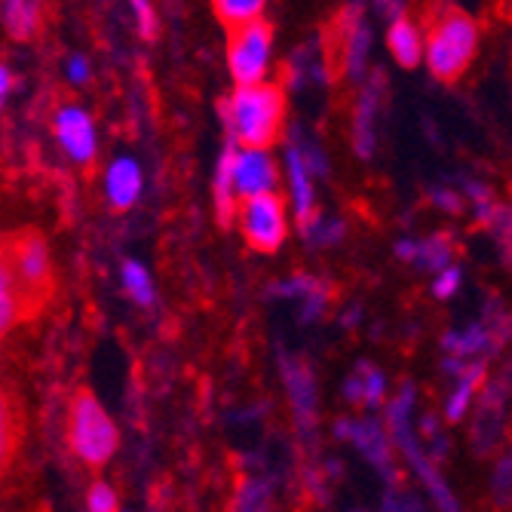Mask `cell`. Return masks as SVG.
Listing matches in <instances>:
<instances>
[{
	"instance_id": "cell-1",
	"label": "cell",
	"mask_w": 512,
	"mask_h": 512,
	"mask_svg": "<svg viewBox=\"0 0 512 512\" xmlns=\"http://www.w3.org/2000/svg\"><path fill=\"white\" fill-rule=\"evenodd\" d=\"M0 249L7 255L16 283L19 319L40 313L53 295V264L43 234L40 230H16L10 237H0Z\"/></svg>"
},
{
	"instance_id": "cell-2",
	"label": "cell",
	"mask_w": 512,
	"mask_h": 512,
	"mask_svg": "<svg viewBox=\"0 0 512 512\" xmlns=\"http://www.w3.org/2000/svg\"><path fill=\"white\" fill-rule=\"evenodd\" d=\"M224 111H227V126L237 142L246 145L249 151H264L276 142L279 129H283L286 96L273 83L243 86Z\"/></svg>"
},
{
	"instance_id": "cell-3",
	"label": "cell",
	"mask_w": 512,
	"mask_h": 512,
	"mask_svg": "<svg viewBox=\"0 0 512 512\" xmlns=\"http://www.w3.org/2000/svg\"><path fill=\"white\" fill-rule=\"evenodd\" d=\"M479 50V25L460 10H445L430 34H424V59L436 80H457L470 68Z\"/></svg>"
},
{
	"instance_id": "cell-4",
	"label": "cell",
	"mask_w": 512,
	"mask_h": 512,
	"mask_svg": "<svg viewBox=\"0 0 512 512\" xmlns=\"http://www.w3.org/2000/svg\"><path fill=\"white\" fill-rule=\"evenodd\" d=\"M414 399H417V396H414V387L405 384V387L399 390V396L390 402V411H387L390 436H393L396 445L402 448L405 460L411 463V470H414L417 476H421V482L427 485V491H430L436 509H439V512H460V503H457V497L451 494V488H448L442 470L427 457V451H424L421 445H417V436H414V430H411Z\"/></svg>"
},
{
	"instance_id": "cell-5",
	"label": "cell",
	"mask_w": 512,
	"mask_h": 512,
	"mask_svg": "<svg viewBox=\"0 0 512 512\" xmlns=\"http://www.w3.org/2000/svg\"><path fill=\"white\" fill-rule=\"evenodd\" d=\"M71 448L86 467H105L114 457L120 436L105 408L96 402L89 390H80L71 402V424H68Z\"/></svg>"
},
{
	"instance_id": "cell-6",
	"label": "cell",
	"mask_w": 512,
	"mask_h": 512,
	"mask_svg": "<svg viewBox=\"0 0 512 512\" xmlns=\"http://www.w3.org/2000/svg\"><path fill=\"white\" fill-rule=\"evenodd\" d=\"M509 338H512V316L500 310V313H485L482 319L470 322L460 332H448L442 338V350L448 353V359L476 362L482 356L497 353Z\"/></svg>"
},
{
	"instance_id": "cell-7",
	"label": "cell",
	"mask_w": 512,
	"mask_h": 512,
	"mask_svg": "<svg viewBox=\"0 0 512 512\" xmlns=\"http://www.w3.org/2000/svg\"><path fill=\"white\" fill-rule=\"evenodd\" d=\"M240 227L243 237L252 249L273 255L279 246L286 243L289 224H286V203L279 194H261L243 200L240 209Z\"/></svg>"
},
{
	"instance_id": "cell-8",
	"label": "cell",
	"mask_w": 512,
	"mask_h": 512,
	"mask_svg": "<svg viewBox=\"0 0 512 512\" xmlns=\"http://www.w3.org/2000/svg\"><path fill=\"white\" fill-rule=\"evenodd\" d=\"M230 37V71H234L240 89L243 86H258V80L267 71V59H270V40H273V28L264 19H255L237 31H227Z\"/></svg>"
},
{
	"instance_id": "cell-9",
	"label": "cell",
	"mask_w": 512,
	"mask_h": 512,
	"mask_svg": "<svg viewBox=\"0 0 512 512\" xmlns=\"http://www.w3.org/2000/svg\"><path fill=\"white\" fill-rule=\"evenodd\" d=\"M509 396H512V362L494 381H485V387L479 390V411H476V424H473V442H476L479 454L494 451V445L500 442Z\"/></svg>"
},
{
	"instance_id": "cell-10",
	"label": "cell",
	"mask_w": 512,
	"mask_h": 512,
	"mask_svg": "<svg viewBox=\"0 0 512 512\" xmlns=\"http://www.w3.org/2000/svg\"><path fill=\"white\" fill-rule=\"evenodd\" d=\"M338 433L344 439H353V445L375 463V467L384 473L387 482L396 479V467H393V451H390V436L381 430V424L375 421H347L338 424Z\"/></svg>"
},
{
	"instance_id": "cell-11",
	"label": "cell",
	"mask_w": 512,
	"mask_h": 512,
	"mask_svg": "<svg viewBox=\"0 0 512 512\" xmlns=\"http://www.w3.org/2000/svg\"><path fill=\"white\" fill-rule=\"evenodd\" d=\"M56 135L77 163L89 166L96 160V132H92V123L80 108H59Z\"/></svg>"
},
{
	"instance_id": "cell-12",
	"label": "cell",
	"mask_w": 512,
	"mask_h": 512,
	"mask_svg": "<svg viewBox=\"0 0 512 512\" xmlns=\"http://www.w3.org/2000/svg\"><path fill=\"white\" fill-rule=\"evenodd\" d=\"M276 166L264 151H249L237 157V169H234V194L240 197H261V194H273L276 188Z\"/></svg>"
},
{
	"instance_id": "cell-13",
	"label": "cell",
	"mask_w": 512,
	"mask_h": 512,
	"mask_svg": "<svg viewBox=\"0 0 512 512\" xmlns=\"http://www.w3.org/2000/svg\"><path fill=\"white\" fill-rule=\"evenodd\" d=\"M485 378H488V362L476 359V362L463 365V371L457 375L454 390L445 399V421L457 424V421H463V417L473 411V402H476L479 390L485 387Z\"/></svg>"
},
{
	"instance_id": "cell-14",
	"label": "cell",
	"mask_w": 512,
	"mask_h": 512,
	"mask_svg": "<svg viewBox=\"0 0 512 512\" xmlns=\"http://www.w3.org/2000/svg\"><path fill=\"white\" fill-rule=\"evenodd\" d=\"M387 46H390V56L402 68H417L424 59V31H421V25H417L414 19H408V16L390 22Z\"/></svg>"
},
{
	"instance_id": "cell-15",
	"label": "cell",
	"mask_w": 512,
	"mask_h": 512,
	"mask_svg": "<svg viewBox=\"0 0 512 512\" xmlns=\"http://www.w3.org/2000/svg\"><path fill=\"white\" fill-rule=\"evenodd\" d=\"M384 393H387L384 375L378 368H371L368 362H362L356 368V375L347 378V384H344V396L353 405H365V408H378L384 402Z\"/></svg>"
},
{
	"instance_id": "cell-16",
	"label": "cell",
	"mask_w": 512,
	"mask_h": 512,
	"mask_svg": "<svg viewBox=\"0 0 512 512\" xmlns=\"http://www.w3.org/2000/svg\"><path fill=\"white\" fill-rule=\"evenodd\" d=\"M237 145L230 142L224 148V157H221V169H218V178H215V203H218V224L221 227H230L234 221V169H237Z\"/></svg>"
},
{
	"instance_id": "cell-17",
	"label": "cell",
	"mask_w": 512,
	"mask_h": 512,
	"mask_svg": "<svg viewBox=\"0 0 512 512\" xmlns=\"http://www.w3.org/2000/svg\"><path fill=\"white\" fill-rule=\"evenodd\" d=\"M378 99L381 92L378 89H365L362 99H359V108H356V123H353V142H356V151L362 157H371L375 154V120H378Z\"/></svg>"
},
{
	"instance_id": "cell-18",
	"label": "cell",
	"mask_w": 512,
	"mask_h": 512,
	"mask_svg": "<svg viewBox=\"0 0 512 512\" xmlns=\"http://www.w3.org/2000/svg\"><path fill=\"white\" fill-rule=\"evenodd\" d=\"M142 191V175H138V166L132 160H117L108 172V197L114 203V209H129Z\"/></svg>"
},
{
	"instance_id": "cell-19",
	"label": "cell",
	"mask_w": 512,
	"mask_h": 512,
	"mask_svg": "<svg viewBox=\"0 0 512 512\" xmlns=\"http://www.w3.org/2000/svg\"><path fill=\"white\" fill-rule=\"evenodd\" d=\"M289 175H292V191H295V206L304 230L316 221L313 215V191H310V178H307V163L298 148H289Z\"/></svg>"
},
{
	"instance_id": "cell-20",
	"label": "cell",
	"mask_w": 512,
	"mask_h": 512,
	"mask_svg": "<svg viewBox=\"0 0 512 512\" xmlns=\"http://www.w3.org/2000/svg\"><path fill=\"white\" fill-rule=\"evenodd\" d=\"M454 246L448 234H433L430 240H417V258L414 264H421L424 270H436L442 273L445 267H451L454 261Z\"/></svg>"
},
{
	"instance_id": "cell-21",
	"label": "cell",
	"mask_w": 512,
	"mask_h": 512,
	"mask_svg": "<svg viewBox=\"0 0 512 512\" xmlns=\"http://www.w3.org/2000/svg\"><path fill=\"white\" fill-rule=\"evenodd\" d=\"M286 381H289V390H292V399H295L298 414L304 417V421H310V417H313V405H316L310 371L301 362H289L286 365Z\"/></svg>"
},
{
	"instance_id": "cell-22",
	"label": "cell",
	"mask_w": 512,
	"mask_h": 512,
	"mask_svg": "<svg viewBox=\"0 0 512 512\" xmlns=\"http://www.w3.org/2000/svg\"><path fill=\"white\" fill-rule=\"evenodd\" d=\"M261 10H264L261 0H218L215 4V13L227 31H237V28L255 22L261 16Z\"/></svg>"
},
{
	"instance_id": "cell-23",
	"label": "cell",
	"mask_w": 512,
	"mask_h": 512,
	"mask_svg": "<svg viewBox=\"0 0 512 512\" xmlns=\"http://www.w3.org/2000/svg\"><path fill=\"white\" fill-rule=\"evenodd\" d=\"M4 25L16 40H28V37H34V31L40 25V7L13 0V4L4 7Z\"/></svg>"
},
{
	"instance_id": "cell-24",
	"label": "cell",
	"mask_w": 512,
	"mask_h": 512,
	"mask_svg": "<svg viewBox=\"0 0 512 512\" xmlns=\"http://www.w3.org/2000/svg\"><path fill=\"white\" fill-rule=\"evenodd\" d=\"M368 43H371V34H368V28L359 22V25L347 34V40H344V59H341V65H344V71H347L350 77H362L365 62H368Z\"/></svg>"
},
{
	"instance_id": "cell-25",
	"label": "cell",
	"mask_w": 512,
	"mask_h": 512,
	"mask_svg": "<svg viewBox=\"0 0 512 512\" xmlns=\"http://www.w3.org/2000/svg\"><path fill=\"white\" fill-rule=\"evenodd\" d=\"M19 319V298H16V283L7 264V255L0 249V332H7L10 325Z\"/></svg>"
},
{
	"instance_id": "cell-26",
	"label": "cell",
	"mask_w": 512,
	"mask_h": 512,
	"mask_svg": "<svg viewBox=\"0 0 512 512\" xmlns=\"http://www.w3.org/2000/svg\"><path fill=\"white\" fill-rule=\"evenodd\" d=\"M460 194L470 200L476 221H479L482 227H488V224H491V218H494V212H497L494 191L488 188V184H482V181H473V178H470V181H463V191H460Z\"/></svg>"
},
{
	"instance_id": "cell-27",
	"label": "cell",
	"mask_w": 512,
	"mask_h": 512,
	"mask_svg": "<svg viewBox=\"0 0 512 512\" xmlns=\"http://www.w3.org/2000/svg\"><path fill=\"white\" fill-rule=\"evenodd\" d=\"M491 497L500 509L512 506V454H503L491 473Z\"/></svg>"
},
{
	"instance_id": "cell-28",
	"label": "cell",
	"mask_w": 512,
	"mask_h": 512,
	"mask_svg": "<svg viewBox=\"0 0 512 512\" xmlns=\"http://www.w3.org/2000/svg\"><path fill=\"white\" fill-rule=\"evenodd\" d=\"M123 283H126L129 295H132L138 304H151V301H154L151 276L145 273V267H142V264L126 261V264H123Z\"/></svg>"
},
{
	"instance_id": "cell-29",
	"label": "cell",
	"mask_w": 512,
	"mask_h": 512,
	"mask_svg": "<svg viewBox=\"0 0 512 512\" xmlns=\"http://www.w3.org/2000/svg\"><path fill=\"white\" fill-rule=\"evenodd\" d=\"M488 230H491V234L497 237V243H500L503 261L512 267V206H500V203H497V212H494Z\"/></svg>"
},
{
	"instance_id": "cell-30",
	"label": "cell",
	"mask_w": 512,
	"mask_h": 512,
	"mask_svg": "<svg viewBox=\"0 0 512 512\" xmlns=\"http://www.w3.org/2000/svg\"><path fill=\"white\" fill-rule=\"evenodd\" d=\"M460 286H463V270L457 264H451L442 273H436V279H433V295L439 301H448V298H454L460 292Z\"/></svg>"
},
{
	"instance_id": "cell-31",
	"label": "cell",
	"mask_w": 512,
	"mask_h": 512,
	"mask_svg": "<svg viewBox=\"0 0 512 512\" xmlns=\"http://www.w3.org/2000/svg\"><path fill=\"white\" fill-rule=\"evenodd\" d=\"M89 512H117V494L105 482L89 488Z\"/></svg>"
},
{
	"instance_id": "cell-32",
	"label": "cell",
	"mask_w": 512,
	"mask_h": 512,
	"mask_svg": "<svg viewBox=\"0 0 512 512\" xmlns=\"http://www.w3.org/2000/svg\"><path fill=\"white\" fill-rule=\"evenodd\" d=\"M384 512H424V503L417 500L414 494H405V491H393L387 500H384Z\"/></svg>"
},
{
	"instance_id": "cell-33",
	"label": "cell",
	"mask_w": 512,
	"mask_h": 512,
	"mask_svg": "<svg viewBox=\"0 0 512 512\" xmlns=\"http://www.w3.org/2000/svg\"><path fill=\"white\" fill-rule=\"evenodd\" d=\"M433 203H436L439 209L451 212V215H460V212H463V194L454 191V188H436V191H433Z\"/></svg>"
},
{
	"instance_id": "cell-34",
	"label": "cell",
	"mask_w": 512,
	"mask_h": 512,
	"mask_svg": "<svg viewBox=\"0 0 512 512\" xmlns=\"http://www.w3.org/2000/svg\"><path fill=\"white\" fill-rule=\"evenodd\" d=\"M135 13H138V22H142V34L151 40L157 34V19H154V10L148 4H135Z\"/></svg>"
},
{
	"instance_id": "cell-35",
	"label": "cell",
	"mask_w": 512,
	"mask_h": 512,
	"mask_svg": "<svg viewBox=\"0 0 512 512\" xmlns=\"http://www.w3.org/2000/svg\"><path fill=\"white\" fill-rule=\"evenodd\" d=\"M68 74H71L74 83H86V80H89V65H86V59H71Z\"/></svg>"
},
{
	"instance_id": "cell-36",
	"label": "cell",
	"mask_w": 512,
	"mask_h": 512,
	"mask_svg": "<svg viewBox=\"0 0 512 512\" xmlns=\"http://www.w3.org/2000/svg\"><path fill=\"white\" fill-rule=\"evenodd\" d=\"M396 255H399L402 261H414V258H417V240H399V243H396Z\"/></svg>"
},
{
	"instance_id": "cell-37",
	"label": "cell",
	"mask_w": 512,
	"mask_h": 512,
	"mask_svg": "<svg viewBox=\"0 0 512 512\" xmlns=\"http://www.w3.org/2000/svg\"><path fill=\"white\" fill-rule=\"evenodd\" d=\"M10 83H13V77H10V68H4V65H0V105H4V99H7V92H10Z\"/></svg>"
},
{
	"instance_id": "cell-38",
	"label": "cell",
	"mask_w": 512,
	"mask_h": 512,
	"mask_svg": "<svg viewBox=\"0 0 512 512\" xmlns=\"http://www.w3.org/2000/svg\"><path fill=\"white\" fill-rule=\"evenodd\" d=\"M4 436H7V417H4V402H0V463H4Z\"/></svg>"
}]
</instances>
